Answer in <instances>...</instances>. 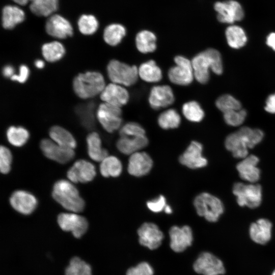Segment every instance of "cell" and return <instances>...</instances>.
Returning a JSON list of instances; mask_svg holds the SVG:
<instances>
[{
  "mask_svg": "<svg viewBox=\"0 0 275 275\" xmlns=\"http://www.w3.org/2000/svg\"><path fill=\"white\" fill-rule=\"evenodd\" d=\"M51 140L62 147L74 149L76 147L77 143L73 135L65 128L55 125L49 130Z\"/></svg>",
  "mask_w": 275,
  "mask_h": 275,
  "instance_id": "cell-28",
  "label": "cell"
},
{
  "mask_svg": "<svg viewBox=\"0 0 275 275\" xmlns=\"http://www.w3.org/2000/svg\"><path fill=\"white\" fill-rule=\"evenodd\" d=\"M6 137L10 144L15 147H20L28 141L30 133L23 127L11 126L7 130Z\"/></svg>",
  "mask_w": 275,
  "mask_h": 275,
  "instance_id": "cell-36",
  "label": "cell"
},
{
  "mask_svg": "<svg viewBox=\"0 0 275 275\" xmlns=\"http://www.w3.org/2000/svg\"><path fill=\"white\" fill-rule=\"evenodd\" d=\"M14 68L11 65H7L5 66L2 70L3 75L4 77L8 78L11 77L14 75Z\"/></svg>",
  "mask_w": 275,
  "mask_h": 275,
  "instance_id": "cell-50",
  "label": "cell"
},
{
  "mask_svg": "<svg viewBox=\"0 0 275 275\" xmlns=\"http://www.w3.org/2000/svg\"><path fill=\"white\" fill-rule=\"evenodd\" d=\"M19 5L24 6L30 0H13Z\"/></svg>",
  "mask_w": 275,
  "mask_h": 275,
  "instance_id": "cell-53",
  "label": "cell"
},
{
  "mask_svg": "<svg viewBox=\"0 0 275 275\" xmlns=\"http://www.w3.org/2000/svg\"><path fill=\"white\" fill-rule=\"evenodd\" d=\"M193 268L197 273L203 275H219L225 272L223 262L212 254L206 252L199 256Z\"/></svg>",
  "mask_w": 275,
  "mask_h": 275,
  "instance_id": "cell-11",
  "label": "cell"
},
{
  "mask_svg": "<svg viewBox=\"0 0 275 275\" xmlns=\"http://www.w3.org/2000/svg\"><path fill=\"white\" fill-rule=\"evenodd\" d=\"M265 109L269 113L275 114V94L269 95L267 98Z\"/></svg>",
  "mask_w": 275,
  "mask_h": 275,
  "instance_id": "cell-49",
  "label": "cell"
},
{
  "mask_svg": "<svg viewBox=\"0 0 275 275\" xmlns=\"http://www.w3.org/2000/svg\"><path fill=\"white\" fill-rule=\"evenodd\" d=\"M40 147L45 157L59 163H68L73 159L75 156L74 149L60 146L52 140H42Z\"/></svg>",
  "mask_w": 275,
  "mask_h": 275,
  "instance_id": "cell-10",
  "label": "cell"
},
{
  "mask_svg": "<svg viewBox=\"0 0 275 275\" xmlns=\"http://www.w3.org/2000/svg\"><path fill=\"white\" fill-rule=\"evenodd\" d=\"M170 247L174 252L180 253L191 245L193 240L191 229L188 226L179 227L174 226L169 231Z\"/></svg>",
  "mask_w": 275,
  "mask_h": 275,
  "instance_id": "cell-19",
  "label": "cell"
},
{
  "mask_svg": "<svg viewBox=\"0 0 275 275\" xmlns=\"http://www.w3.org/2000/svg\"><path fill=\"white\" fill-rule=\"evenodd\" d=\"M203 146L197 141H192L185 151L180 156L179 162L186 167L196 169L207 164V160L202 155Z\"/></svg>",
  "mask_w": 275,
  "mask_h": 275,
  "instance_id": "cell-17",
  "label": "cell"
},
{
  "mask_svg": "<svg viewBox=\"0 0 275 275\" xmlns=\"http://www.w3.org/2000/svg\"><path fill=\"white\" fill-rule=\"evenodd\" d=\"M12 155L10 150L5 146L0 148V171L2 174L9 173L11 168Z\"/></svg>",
  "mask_w": 275,
  "mask_h": 275,
  "instance_id": "cell-45",
  "label": "cell"
},
{
  "mask_svg": "<svg viewBox=\"0 0 275 275\" xmlns=\"http://www.w3.org/2000/svg\"><path fill=\"white\" fill-rule=\"evenodd\" d=\"M233 193L240 206L255 208L261 203L262 189L259 184L237 182L233 186Z\"/></svg>",
  "mask_w": 275,
  "mask_h": 275,
  "instance_id": "cell-7",
  "label": "cell"
},
{
  "mask_svg": "<svg viewBox=\"0 0 275 275\" xmlns=\"http://www.w3.org/2000/svg\"><path fill=\"white\" fill-rule=\"evenodd\" d=\"M135 45L137 49L142 53L154 51L157 47L155 35L148 30L140 31L135 37Z\"/></svg>",
  "mask_w": 275,
  "mask_h": 275,
  "instance_id": "cell-30",
  "label": "cell"
},
{
  "mask_svg": "<svg viewBox=\"0 0 275 275\" xmlns=\"http://www.w3.org/2000/svg\"><path fill=\"white\" fill-rule=\"evenodd\" d=\"M41 50L43 58L49 62L58 61L64 56L66 52L64 45L58 41L44 44Z\"/></svg>",
  "mask_w": 275,
  "mask_h": 275,
  "instance_id": "cell-34",
  "label": "cell"
},
{
  "mask_svg": "<svg viewBox=\"0 0 275 275\" xmlns=\"http://www.w3.org/2000/svg\"><path fill=\"white\" fill-rule=\"evenodd\" d=\"M96 175L95 166L85 159L76 161L67 172L68 179L73 183L89 182L94 179Z\"/></svg>",
  "mask_w": 275,
  "mask_h": 275,
  "instance_id": "cell-15",
  "label": "cell"
},
{
  "mask_svg": "<svg viewBox=\"0 0 275 275\" xmlns=\"http://www.w3.org/2000/svg\"><path fill=\"white\" fill-rule=\"evenodd\" d=\"M215 105L223 113L241 109L240 102L229 94H224L219 97L215 102Z\"/></svg>",
  "mask_w": 275,
  "mask_h": 275,
  "instance_id": "cell-41",
  "label": "cell"
},
{
  "mask_svg": "<svg viewBox=\"0 0 275 275\" xmlns=\"http://www.w3.org/2000/svg\"><path fill=\"white\" fill-rule=\"evenodd\" d=\"M164 211L167 214H171L172 212V209L169 205H167L164 209Z\"/></svg>",
  "mask_w": 275,
  "mask_h": 275,
  "instance_id": "cell-54",
  "label": "cell"
},
{
  "mask_svg": "<svg viewBox=\"0 0 275 275\" xmlns=\"http://www.w3.org/2000/svg\"><path fill=\"white\" fill-rule=\"evenodd\" d=\"M272 224L265 218H260L252 223L249 229L251 238L255 242L260 244H265L271 237Z\"/></svg>",
  "mask_w": 275,
  "mask_h": 275,
  "instance_id": "cell-25",
  "label": "cell"
},
{
  "mask_svg": "<svg viewBox=\"0 0 275 275\" xmlns=\"http://www.w3.org/2000/svg\"><path fill=\"white\" fill-rule=\"evenodd\" d=\"M126 31L120 24L113 23L107 26L103 32V39L105 43L111 46H116L126 35Z\"/></svg>",
  "mask_w": 275,
  "mask_h": 275,
  "instance_id": "cell-35",
  "label": "cell"
},
{
  "mask_svg": "<svg viewBox=\"0 0 275 275\" xmlns=\"http://www.w3.org/2000/svg\"><path fill=\"white\" fill-rule=\"evenodd\" d=\"M100 97L103 102L121 107L129 101V94L124 86L112 82L105 86Z\"/></svg>",
  "mask_w": 275,
  "mask_h": 275,
  "instance_id": "cell-20",
  "label": "cell"
},
{
  "mask_svg": "<svg viewBox=\"0 0 275 275\" xmlns=\"http://www.w3.org/2000/svg\"><path fill=\"white\" fill-rule=\"evenodd\" d=\"M31 12L39 16H48L55 12L58 0H30Z\"/></svg>",
  "mask_w": 275,
  "mask_h": 275,
  "instance_id": "cell-33",
  "label": "cell"
},
{
  "mask_svg": "<svg viewBox=\"0 0 275 275\" xmlns=\"http://www.w3.org/2000/svg\"><path fill=\"white\" fill-rule=\"evenodd\" d=\"M194 205L198 214L209 222H216L224 212L222 201L215 196L202 193L196 196Z\"/></svg>",
  "mask_w": 275,
  "mask_h": 275,
  "instance_id": "cell-6",
  "label": "cell"
},
{
  "mask_svg": "<svg viewBox=\"0 0 275 275\" xmlns=\"http://www.w3.org/2000/svg\"><path fill=\"white\" fill-rule=\"evenodd\" d=\"M25 13L20 8L8 5L2 11V25L5 29L11 30L23 21Z\"/></svg>",
  "mask_w": 275,
  "mask_h": 275,
  "instance_id": "cell-27",
  "label": "cell"
},
{
  "mask_svg": "<svg viewBox=\"0 0 275 275\" xmlns=\"http://www.w3.org/2000/svg\"><path fill=\"white\" fill-rule=\"evenodd\" d=\"M157 122L159 126L163 129H174L180 125L181 117L176 109L170 108L158 116Z\"/></svg>",
  "mask_w": 275,
  "mask_h": 275,
  "instance_id": "cell-37",
  "label": "cell"
},
{
  "mask_svg": "<svg viewBox=\"0 0 275 275\" xmlns=\"http://www.w3.org/2000/svg\"><path fill=\"white\" fill-rule=\"evenodd\" d=\"M120 136H137L146 135L144 128L139 123L130 122L126 123L120 129Z\"/></svg>",
  "mask_w": 275,
  "mask_h": 275,
  "instance_id": "cell-43",
  "label": "cell"
},
{
  "mask_svg": "<svg viewBox=\"0 0 275 275\" xmlns=\"http://www.w3.org/2000/svg\"><path fill=\"white\" fill-rule=\"evenodd\" d=\"M122 114L121 107L103 102L98 106L96 117L103 129L112 133L121 127Z\"/></svg>",
  "mask_w": 275,
  "mask_h": 275,
  "instance_id": "cell-9",
  "label": "cell"
},
{
  "mask_svg": "<svg viewBox=\"0 0 275 275\" xmlns=\"http://www.w3.org/2000/svg\"><path fill=\"white\" fill-rule=\"evenodd\" d=\"M259 159L254 155L247 156L243 158L236 166L241 179L251 183L257 182L260 178V171L257 167Z\"/></svg>",
  "mask_w": 275,
  "mask_h": 275,
  "instance_id": "cell-23",
  "label": "cell"
},
{
  "mask_svg": "<svg viewBox=\"0 0 275 275\" xmlns=\"http://www.w3.org/2000/svg\"><path fill=\"white\" fill-rule=\"evenodd\" d=\"M65 275H92L90 265L77 257L72 258L65 270Z\"/></svg>",
  "mask_w": 275,
  "mask_h": 275,
  "instance_id": "cell-39",
  "label": "cell"
},
{
  "mask_svg": "<svg viewBox=\"0 0 275 275\" xmlns=\"http://www.w3.org/2000/svg\"><path fill=\"white\" fill-rule=\"evenodd\" d=\"M45 30L49 35L58 39H65L73 35L71 23L58 14L49 17L45 24Z\"/></svg>",
  "mask_w": 275,
  "mask_h": 275,
  "instance_id": "cell-21",
  "label": "cell"
},
{
  "mask_svg": "<svg viewBox=\"0 0 275 275\" xmlns=\"http://www.w3.org/2000/svg\"><path fill=\"white\" fill-rule=\"evenodd\" d=\"M182 112L184 117L192 122H199L204 117V112L200 104L196 101H189L184 103Z\"/></svg>",
  "mask_w": 275,
  "mask_h": 275,
  "instance_id": "cell-38",
  "label": "cell"
},
{
  "mask_svg": "<svg viewBox=\"0 0 275 275\" xmlns=\"http://www.w3.org/2000/svg\"><path fill=\"white\" fill-rule=\"evenodd\" d=\"M78 26L80 32L85 35L95 33L98 28V22L92 15H82L78 20Z\"/></svg>",
  "mask_w": 275,
  "mask_h": 275,
  "instance_id": "cell-40",
  "label": "cell"
},
{
  "mask_svg": "<svg viewBox=\"0 0 275 275\" xmlns=\"http://www.w3.org/2000/svg\"><path fill=\"white\" fill-rule=\"evenodd\" d=\"M272 275H275V270L273 271Z\"/></svg>",
  "mask_w": 275,
  "mask_h": 275,
  "instance_id": "cell-55",
  "label": "cell"
},
{
  "mask_svg": "<svg viewBox=\"0 0 275 275\" xmlns=\"http://www.w3.org/2000/svg\"><path fill=\"white\" fill-rule=\"evenodd\" d=\"M214 8L217 13L218 20L222 23H233L241 20L244 17L243 8L236 1L217 2L215 3Z\"/></svg>",
  "mask_w": 275,
  "mask_h": 275,
  "instance_id": "cell-12",
  "label": "cell"
},
{
  "mask_svg": "<svg viewBox=\"0 0 275 275\" xmlns=\"http://www.w3.org/2000/svg\"><path fill=\"white\" fill-rule=\"evenodd\" d=\"M35 66L38 69H42L45 66V63L42 60H36L35 62Z\"/></svg>",
  "mask_w": 275,
  "mask_h": 275,
  "instance_id": "cell-52",
  "label": "cell"
},
{
  "mask_svg": "<svg viewBox=\"0 0 275 275\" xmlns=\"http://www.w3.org/2000/svg\"><path fill=\"white\" fill-rule=\"evenodd\" d=\"M53 199L64 208L74 212H80L85 207V202L77 188L69 181L60 179L53 185Z\"/></svg>",
  "mask_w": 275,
  "mask_h": 275,
  "instance_id": "cell-3",
  "label": "cell"
},
{
  "mask_svg": "<svg viewBox=\"0 0 275 275\" xmlns=\"http://www.w3.org/2000/svg\"><path fill=\"white\" fill-rule=\"evenodd\" d=\"M266 44L275 51V33H271L268 35Z\"/></svg>",
  "mask_w": 275,
  "mask_h": 275,
  "instance_id": "cell-51",
  "label": "cell"
},
{
  "mask_svg": "<svg viewBox=\"0 0 275 275\" xmlns=\"http://www.w3.org/2000/svg\"><path fill=\"white\" fill-rule=\"evenodd\" d=\"M30 70L28 67L25 65H21L19 67V73L14 74L10 79L19 83H24L28 80Z\"/></svg>",
  "mask_w": 275,
  "mask_h": 275,
  "instance_id": "cell-48",
  "label": "cell"
},
{
  "mask_svg": "<svg viewBox=\"0 0 275 275\" xmlns=\"http://www.w3.org/2000/svg\"><path fill=\"white\" fill-rule=\"evenodd\" d=\"M139 76L147 82H157L161 80L162 73L160 67L153 60H149L141 64L138 68Z\"/></svg>",
  "mask_w": 275,
  "mask_h": 275,
  "instance_id": "cell-29",
  "label": "cell"
},
{
  "mask_svg": "<svg viewBox=\"0 0 275 275\" xmlns=\"http://www.w3.org/2000/svg\"><path fill=\"white\" fill-rule=\"evenodd\" d=\"M138 234L140 243L150 250L158 248L163 238V234L158 227L153 223H144L139 228Z\"/></svg>",
  "mask_w": 275,
  "mask_h": 275,
  "instance_id": "cell-16",
  "label": "cell"
},
{
  "mask_svg": "<svg viewBox=\"0 0 275 275\" xmlns=\"http://www.w3.org/2000/svg\"><path fill=\"white\" fill-rule=\"evenodd\" d=\"M153 166V160L145 152L139 151L130 155L127 170L129 174L135 177L147 175Z\"/></svg>",
  "mask_w": 275,
  "mask_h": 275,
  "instance_id": "cell-22",
  "label": "cell"
},
{
  "mask_svg": "<svg viewBox=\"0 0 275 275\" xmlns=\"http://www.w3.org/2000/svg\"><path fill=\"white\" fill-rule=\"evenodd\" d=\"M154 271L150 265L146 262H142L137 266L129 268L126 275H153Z\"/></svg>",
  "mask_w": 275,
  "mask_h": 275,
  "instance_id": "cell-46",
  "label": "cell"
},
{
  "mask_svg": "<svg viewBox=\"0 0 275 275\" xmlns=\"http://www.w3.org/2000/svg\"><path fill=\"white\" fill-rule=\"evenodd\" d=\"M12 207L23 215L32 213L38 205L36 197L32 193L24 190L14 191L9 198Z\"/></svg>",
  "mask_w": 275,
  "mask_h": 275,
  "instance_id": "cell-14",
  "label": "cell"
},
{
  "mask_svg": "<svg viewBox=\"0 0 275 275\" xmlns=\"http://www.w3.org/2000/svg\"><path fill=\"white\" fill-rule=\"evenodd\" d=\"M263 136V132L260 129L243 127L227 136L225 147L234 157L244 158L248 155V149L259 144Z\"/></svg>",
  "mask_w": 275,
  "mask_h": 275,
  "instance_id": "cell-1",
  "label": "cell"
},
{
  "mask_svg": "<svg viewBox=\"0 0 275 275\" xmlns=\"http://www.w3.org/2000/svg\"><path fill=\"white\" fill-rule=\"evenodd\" d=\"M225 35L228 45L233 48H241L247 41L244 30L238 25H232L228 26L226 30Z\"/></svg>",
  "mask_w": 275,
  "mask_h": 275,
  "instance_id": "cell-32",
  "label": "cell"
},
{
  "mask_svg": "<svg viewBox=\"0 0 275 275\" xmlns=\"http://www.w3.org/2000/svg\"><path fill=\"white\" fill-rule=\"evenodd\" d=\"M78 114L81 124L87 129H91L94 125L93 104L90 103L86 106H81L78 108Z\"/></svg>",
  "mask_w": 275,
  "mask_h": 275,
  "instance_id": "cell-42",
  "label": "cell"
},
{
  "mask_svg": "<svg viewBox=\"0 0 275 275\" xmlns=\"http://www.w3.org/2000/svg\"><path fill=\"white\" fill-rule=\"evenodd\" d=\"M86 142L88 154L93 160L101 162L108 155L106 149L102 147L101 140L97 132L90 133L87 136Z\"/></svg>",
  "mask_w": 275,
  "mask_h": 275,
  "instance_id": "cell-26",
  "label": "cell"
},
{
  "mask_svg": "<svg viewBox=\"0 0 275 275\" xmlns=\"http://www.w3.org/2000/svg\"><path fill=\"white\" fill-rule=\"evenodd\" d=\"M174 61L175 65L169 69L168 73L170 81L179 86L190 84L194 78L191 61L180 55L176 56Z\"/></svg>",
  "mask_w": 275,
  "mask_h": 275,
  "instance_id": "cell-8",
  "label": "cell"
},
{
  "mask_svg": "<svg viewBox=\"0 0 275 275\" xmlns=\"http://www.w3.org/2000/svg\"><path fill=\"white\" fill-rule=\"evenodd\" d=\"M246 112L244 109L234 110L223 113L226 123L232 126L241 125L244 121Z\"/></svg>",
  "mask_w": 275,
  "mask_h": 275,
  "instance_id": "cell-44",
  "label": "cell"
},
{
  "mask_svg": "<svg viewBox=\"0 0 275 275\" xmlns=\"http://www.w3.org/2000/svg\"><path fill=\"white\" fill-rule=\"evenodd\" d=\"M194 77L200 84H204L209 79V69L215 74L223 72L222 57L218 51L208 48L196 54L191 60Z\"/></svg>",
  "mask_w": 275,
  "mask_h": 275,
  "instance_id": "cell-2",
  "label": "cell"
},
{
  "mask_svg": "<svg viewBox=\"0 0 275 275\" xmlns=\"http://www.w3.org/2000/svg\"><path fill=\"white\" fill-rule=\"evenodd\" d=\"M167 205L166 199L162 195H160L156 199L147 202V206L148 209L151 211L156 213L164 210Z\"/></svg>",
  "mask_w": 275,
  "mask_h": 275,
  "instance_id": "cell-47",
  "label": "cell"
},
{
  "mask_svg": "<svg viewBox=\"0 0 275 275\" xmlns=\"http://www.w3.org/2000/svg\"><path fill=\"white\" fill-rule=\"evenodd\" d=\"M99 170L104 177H117L122 173V164L116 156L108 155L101 161Z\"/></svg>",
  "mask_w": 275,
  "mask_h": 275,
  "instance_id": "cell-31",
  "label": "cell"
},
{
  "mask_svg": "<svg viewBox=\"0 0 275 275\" xmlns=\"http://www.w3.org/2000/svg\"><path fill=\"white\" fill-rule=\"evenodd\" d=\"M60 227L65 231H71L76 238H79L87 231L88 222L87 219L73 213H61L58 216Z\"/></svg>",
  "mask_w": 275,
  "mask_h": 275,
  "instance_id": "cell-13",
  "label": "cell"
},
{
  "mask_svg": "<svg viewBox=\"0 0 275 275\" xmlns=\"http://www.w3.org/2000/svg\"><path fill=\"white\" fill-rule=\"evenodd\" d=\"M149 140L146 135L137 136H120L116 143L118 150L126 155H131L146 147Z\"/></svg>",
  "mask_w": 275,
  "mask_h": 275,
  "instance_id": "cell-24",
  "label": "cell"
},
{
  "mask_svg": "<svg viewBox=\"0 0 275 275\" xmlns=\"http://www.w3.org/2000/svg\"><path fill=\"white\" fill-rule=\"evenodd\" d=\"M106 71L108 78L112 82L123 86H131L137 81L138 68L134 65L113 59L108 63Z\"/></svg>",
  "mask_w": 275,
  "mask_h": 275,
  "instance_id": "cell-5",
  "label": "cell"
},
{
  "mask_svg": "<svg viewBox=\"0 0 275 275\" xmlns=\"http://www.w3.org/2000/svg\"><path fill=\"white\" fill-rule=\"evenodd\" d=\"M105 87L103 75L97 71L79 73L73 81V89L76 95L82 99L93 98L100 94Z\"/></svg>",
  "mask_w": 275,
  "mask_h": 275,
  "instance_id": "cell-4",
  "label": "cell"
},
{
  "mask_svg": "<svg viewBox=\"0 0 275 275\" xmlns=\"http://www.w3.org/2000/svg\"><path fill=\"white\" fill-rule=\"evenodd\" d=\"M174 101V92L168 85L155 86L150 91L148 102L154 109L168 107L172 104Z\"/></svg>",
  "mask_w": 275,
  "mask_h": 275,
  "instance_id": "cell-18",
  "label": "cell"
}]
</instances>
